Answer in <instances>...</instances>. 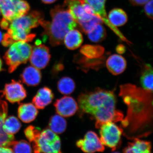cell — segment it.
<instances>
[{
  "label": "cell",
  "instance_id": "cell-1",
  "mask_svg": "<svg viewBox=\"0 0 153 153\" xmlns=\"http://www.w3.org/2000/svg\"><path fill=\"white\" fill-rule=\"evenodd\" d=\"M152 92L132 84L121 85L120 96L128 107L126 116L121 121L127 137L134 139L149 134L153 118Z\"/></svg>",
  "mask_w": 153,
  "mask_h": 153
},
{
  "label": "cell",
  "instance_id": "cell-2",
  "mask_svg": "<svg viewBox=\"0 0 153 153\" xmlns=\"http://www.w3.org/2000/svg\"><path fill=\"white\" fill-rule=\"evenodd\" d=\"M81 112L90 114L95 120V127L99 128L108 122L121 121L123 114L116 108V98L112 91L96 88L81 93L78 97Z\"/></svg>",
  "mask_w": 153,
  "mask_h": 153
},
{
  "label": "cell",
  "instance_id": "cell-3",
  "mask_svg": "<svg viewBox=\"0 0 153 153\" xmlns=\"http://www.w3.org/2000/svg\"><path fill=\"white\" fill-rule=\"evenodd\" d=\"M52 21L44 20L41 25L44 29L42 36L44 41L47 37L52 47H57L63 44L64 37L70 30L77 27V24L71 14L64 5H58L50 11Z\"/></svg>",
  "mask_w": 153,
  "mask_h": 153
},
{
  "label": "cell",
  "instance_id": "cell-4",
  "mask_svg": "<svg viewBox=\"0 0 153 153\" xmlns=\"http://www.w3.org/2000/svg\"><path fill=\"white\" fill-rule=\"evenodd\" d=\"M44 20V14L40 11L33 10L14 20L10 23L7 33L13 42H30L36 35L30 33L31 30L37 27Z\"/></svg>",
  "mask_w": 153,
  "mask_h": 153
},
{
  "label": "cell",
  "instance_id": "cell-5",
  "mask_svg": "<svg viewBox=\"0 0 153 153\" xmlns=\"http://www.w3.org/2000/svg\"><path fill=\"white\" fill-rule=\"evenodd\" d=\"M32 48L27 42L24 41H17L11 44L4 56L10 73L15 71L21 64L27 62Z\"/></svg>",
  "mask_w": 153,
  "mask_h": 153
},
{
  "label": "cell",
  "instance_id": "cell-6",
  "mask_svg": "<svg viewBox=\"0 0 153 153\" xmlns=\"http://www.w3.org/2000/svg\"><path fill=\"white\" fill-rule=\"evenodd\" d=\"M33 145L34 153H62L60 137L49 129L41 131Z\"/></svg>",
  "mask_w": 153,
  "mask_h": 153
},
{
  "label": "cell",
  "instance_id": "cell-7",
  "mask_svg": "<svg viewBox=\"0 0 153 153\" xmlns=\"http://www.w3.org/2000/svg\"><path fill=\"white\" fill-rule=\"evenodd\" d=\"M100 140L104 146L111 149L112 151L120 147L123 129L117 125L113 122H108L100 127Z\"/></svg>",
  "mask_w": 153,
  "mask_h": 153
},
{
  "label": "cell",
  "instance_id": "cell-8",
  "mask_svg": "<svg viewBox=\"0 0 153 153\" xmlns=\"http://www.w3.org/2000/svg\"><path fill=\"white\" fill-rule=\"evenodd\" d=\"M30 8L25 0H0V10L3 18L10 22L27 14Z\"/></svg>",
  "mask_w": 153,
  "mask_h": 153
},
{
  "label": "cell",
  "instance_id": "cell-9",
  "mask_svg": "<svg viewBox=\"0 0 153 153\" xmlns=\"http://www.w3.org/2000/svg\"><path fill=\"white\" fill-rule=\"evenodd\" d=\"M106 1V0H85V1L93 9L95 15L99 17L101 19L102 22L110 28L111 30H112L121 40L129 45L131 43L127 39L116 27L111 25L109 22L105 9Z\"/></svg>",
  "mask_w": 153,
  "mask_h": 153
},
{
  "label": "cell",
  "instance_id": "cell-10",
  "mask_svg": "<svg viewBox=\"0 0 153 153\" xmlns=\"http://www.w3.org/2000/svg\"><path fill=\"white\" fill-rule=\"evenodd\" d=\"M76 145L77 147L85 153H94L103 152L105 147L96 133L87 132L84 138L78 140Z\"/></svg>",
  "mask_w": 153,
  "mask_h": 153
},
{
  "label": "cell",
  "instance_id": "cell-11",
  "mask_svg": "<svg viewBox=\"0 0 153 153\" xmlns=\"http://www.w3.org/2000/svg\"><path fill=\"white\" fill-rule=\"evenodd\" d=\"M51 58L49 48L44 44L36 45L32 48L30 57L32 66L38 69H43L49 64Z\"/></svg>",
  "mask_w": 153,
  "mask_h": 153
},
{
  "label": "cell",
  "instance_id": "cell-12",
  "mask_svg": "<svg viewBox=\"0 0 153 153\" xmlns=\"http://www.w3.org/2000/svg\"><path fill=\"white\" fill-rule=\"evenodd\" d=\"M2 93L6 99L11 102H19L26 98L27 91L21 82L13 80L5 85Z\"/></svg>",
  "mask_w": 153,
  "mask_h": 153
},
{
  "label": "cell",
  "instance_id": "cell-13",
  "mask_svg": "<svg viewBox=\"0 0 153 153\" xmlns=\"http://www.w3.org/2000/svg\"><path fill=\"white\" fill-rule=\"evenodd\" d=\"M63 5L67 8L76 23L89 21L95 16L85 12L83 0H64Z\"/></svg>",
  "mask_w": 153,
  "mask_h": 153
},
{
  "label": "cell",
  "instance_id": "cell-14",
  "mask_svg": "<svg viewBox=\"0 0 153 153\" xmlns=\"http://www.w3.org/2000/svg\"><path fill=\"white\" fill-rule=\"evenodd\" d=\"M54 106L58 114L63 117L72 116L78 109L77 102L70 96H64L57 99L54 103Z\"/></svg>",
  "mask_w": 153,
  "mask_h": 153
},
{
  "label": "cell",
  "instance_id": "cell-15",
  "mask_svg": "<svg viewBox=\"0 0 153 153\" xmlns=\"http://www.w3.org/2000/svg\"><path fill=\"white\" fill-rule=\"evenodd\" d=\"M8 105L6 102L0 100V146L9 147L13 141V135L9 134L4 131L3 125L7 115Z\"/></svg>",
  "mask_w": 153,
  "mask_h": 153
},
{
  "label": "cell",
  "instance_id": "cell-16",
  "mask_svg": "<svg viewBox=\"0 0 153 153\" xmlns=\"http://www.w3.org/2000/svg\"><path fill=\"white\" fill-rule=\"evenodd\" d=\"M106 66L111 74L114 75H119L125 70L126 61L121 55L114 54L109 56L106 60Z\"/></svg>",
  "mask_w": 153,
  "mask_h": 153
},
{
  "label": "cell",
  "instance_id": "cell-17",
  "mask_svg": "<svg viewBox=\"0 0 153 153\" xmlns=\"http://www.w3.org/2000/svg\"><path fill=\"white\" fill-rule=\"evenodd\" d=\"M54 99V94L52 91L48 87L40 88L33 97V102L38 109H44L45 107L50 104Z\"/></svg>",
  "mask_w": 153,
  "mask_h": 153
},
{
  "label": "cell",
  "instance_id": "cell-18",
  "mask_svg": "<svg viewBox=\"0 0 153 153\" xmlns=\"http://www.w3.org/2000/svg\"><path fill=\"white\" fill-rule=\"evenodd\" d=\"M21 79L22 82L28 86H36L41 82V72L34 66H28L22 72Z\"/></svg>",
  "mask_w": 153,
  "mask_h": 153
},
{
  "label": "cell",
  "instance_id": "cell-19",
  "mask_svg": "<svg viewBox=\"0 0 153 153\" xmlns=\"http://www.w3.org/2000/svg\"><path fill=\"white\" fill-rule=\"evenodd\" d=\"M38 113L36 106L31 103L21 104L18 110L19 119L25 123H30L35 120Z\"/></svg>",
  "mask_w": 153,
  "mask_h": 153
},
{
  "label": "cell",
  "instance_id": "cell-20",
  "mask_svg": "<svg viewBox=\"0 0 153 153\" xmlns=\"http://www.w3.org/2000/svg\"><path fill=\"white\" fill-rule=\"evenodd\" d=\"M152 144L150 142L139 138L133 139L132 142L123 150V153H152Z\"/></svg>",
  "mask_w": 153,
  "mask_h": 153
},
{
  "label": "cell",
  "instance_id": "cell-21",
  "mask_svg": "<svg viewBox=\"0 0 153 153\" xmlns=\"http://www.w3.org/2000/svg\"><path fill=\"white\" fill-rule=\"evenodd\" d=\"M83 41L82 34L78 30L74 29L70 30L66 34L63 42L67 49L74 50L80 47Z\"/></svg>",
  "mask_w": 153,
  "mask_h": 153
},
{
  "label": "cell",
  "instance_id": "cell-22",
  "mask_svg": "<svg viewBox=\"0 0 153 153\" xmlns=\"http://www.w3.org/2000/svg\"><path fill=\"white\" fill-rule=\"evenodd\" d=\"M107 16L111 24L116 27L125 25L128 21L127 14L121 9H112Z\"/></svg>",
  "mask_w": 153,
  "mask_h": 153
},
{
  "label": "cell",
  "instance_id": "cell-23",
  "mask_svg": "<svg viewBox=\"0 0 153 153\" xmlns=\"http://www.w3.org/2000/svg\"><path fill=\"white\" fill-rule=\"evenodd\" d=\"M81 55L89 59H97L102 57L104 54L105 49L100 45L86 44L80 49Z\"/></svg>",
  "mask_w": 153,
  "mask_h": 153
},
{
  "label": "cell",
  "instance_id": "cell-24",
  "mask_svg": "<svg viewBox=\"0 0 153 153\" xmlns=\"http://www.w3.org/2000/svg\"><path fill=\"white\" fill-rule=\"evenodd\" d=\"M49 126L50 129L55 133L61 134L66 131L67 122L63 117L56 114L50 118Z\"/></svg>",
  "mask_w": 153,
  "mask_h": 153
},
{
  "label": "cell",
  "instance_id": "cell-25",
  "mask_svg": "<svg viewBox=\"0 0 153 153\" xmlns=\"http://www.w3.org/2000/svg\"><path fill=\"white\" fill-rule=\"evenodd\" d=\"M88 39L94 43H99L106 37V31L101 24L94 25L87 34Z\"/></svg>",
  "mask_w": 153,
  "mask_h": 153
},
{
  "label": "cell",
  "instance_id": "cell-26",
  "mask_svg": "<svg viewBox=\"0 0 153 153\" xmlns=\"http://www.w3.org/2000/svg\"><path fill=\"white\" fill-rule=\"evenodd\" d=\"M153 72L151 65H145L140 77L141 84L145 90L153 91Z\"/></svg>",
  "mask_w": 153,
  "mask_h": 153
},
{
  "label": "cell",
  "instance_id": "cell-27",
  "mask_svg": "<svg viewBox=\"0 0 153 153\" xmlns=\"http://www.w3.org/2000/svg\"><path fill=\"white\" fill-rule=\"evenodd\" d=\"M57 86L60 93L68 95L74 92L76 85L73 79L68 76H64L59 79Z\"/></svg>",
  "mask_w": 153,
  "mask_h": 153
},
{
  "label": "cell",
  "instance_id": "cell-28",
  "mask_svg": "<svg viewBox=\"0 0 153 153\" xmlns=\"http://www.w3.org/2000/svg\"><path fill=\"white\" fill-rule=\"evenodd\" d=\"M22 124L17 117L10 116L4 121L3 128L6 133L13 135L17 133L21 128Z\"/></svg>",
  "mask_w": 153,
  "mask_h": 153
},
{
  "label": "cell",
  "instance_id": "cell-29",
  "mask_svg": "<svg viewBox=\"0 0 153 153\" xmlns=\"http://www.w3.org/2000/svg\"><path fill=\"white\" fill-rule=\"evenodd\" d=\"M14 153H32L31 146L27 141L22 140L19 141H12L9 146Z\"/></svg>",
  "mask_w": 153,
  "mask_h": 153
},
{
  "label": "cell",
  "instance_id": "cell-30",
  "mask_svg": "<svg viewBox=\"0 0 153 153\" xmlns=\"http://www.w3.org/2000/svg\"><path fill=\"white\" fill-rule=\"evenodd\" d=\"M78 58H79V59H77L78 60L76 62L77 63L82 64L83 67H86L87 68L88 67L91 68H96L103 63V57H102L97 59H89L83 56Z\"/></svg>",
  "mask_w": 153,
  "mask_h": 153
},
{
  "label": "cell",
  "instance_id": "cell-31",
  "mask_svg": "<svg viewBox=\"0 0 153 153\" xmlns=\"http://www.w3.org/2000/svg\"><path fill=\"white\" fill-rule=\"evenodd\" d=\"M102 22L101 19L98 16H94L93 18L89 21L86 22H78L77 26L82 32L87 34L88 32L91 29L94 25L98 24H102Z\"/></svg>",
  "mask_w": 153,
  "mask_h": 153
},
{
  "label": "cell",
  "instance_id": "cell-32",
  "mask_svg": "<svg viewBox=\"0 0 153 153\" xmlns=\"http://www.w3.org/2000/svg\"><path fill=\"white\" fill-rule=\"evenodd\" d=\"M41 131V129L38 128L33 126H30L25 129V136L29 141L33 143L36 140Z\"/></svg>",
  "mask_w": 153,
  "mask_h": 153
},
{
  "label": "cell",
  "instance_id": "cell-33",
  "mask_svg": "<svg viewBox=\"0 0 153 153\" xmlns=\"http://www.w3.org/2000/svg\"><path fill=\"white\" fill-rule=\"evenodd\" d=\"M145 14L148 18L153 19V0H149L145 4Z\"/></svg>",
  "mask_w": 153,
  "mask_h": 153
},
{
  "label": "cell",
  "instance_id": "cell-34",
  "mask_svg": "<svg viewBox=\"0 0 153 153\" xmlns=\"http://www.w3.org/2000/svg\"><path fill=\"white\" fill-rule=\"evenodd\" d=\"M10 23V22L3 18L0 21V27L3 30H7L8 29Z\"/></svg>",
  "mask_w": 153,
  "mask_h": 153
},
{
  "label": "cell",
  "instance_id": "cell-35",
  "mask_svg": "<svg viewBox=\"0 0 153 153\" xmlns=\"http://www.w3.org/2000/svg\"><path fill=\"white\" fill-rule=\"evenodd\" d=\"M149 0H129L131 4L134 6H142Z\"/></svg>",
  "mask_w": 153,
  "mask_h": 153
},
{
  "label": "cell",
  "instance_id": "cell-36",
  "mask_svg": "<svg viewBox=\"0 0 153 153\" xmlns=\"http://www.w3.org/2000/svg\"><path fill=\"white\" fill-rule=\"evenodd\" d=\"M117 52L120 54H123L126 52V47L123 44H119L116 48Z\"/></svg>",
  "mask_w": 153,
  "mask_h": 153
},
{
  "label": "cell",
  "instance_id": "cell-37",
  "mask_svg": "<svg viewBox=\"0 0 153 153\" xmlns=\"http://www.w3.org/2000/svg\"><path fill=\"white\" fill-rule=\"evenodd\" d=\"M0 153H14L10 148L6 147L0 146Z\"/></svg>",
  "mask_w": 153,
  "mask_h": 153
},
{
  "label": "cell",
  "instance_id": "cell-38",
  "mask_svg": "<svg viewBox=\"0 0 153 153\" xmlns=\"http://www.w3.org/2000/svg\"><path fill=\"white\" fill-rule=\"evenodd\" d=\"M41 1L45 4H51L55 2L57 0H41Z\"/></svg>",
  "mask_w": 153,
  "mask_h": 153
},
{
  "label": "cell",
  "instance_id": "cell-39",
  "mask_svg": "<svg viewBox=\"0 0 153 153\" xmlns=\"http://www.w3.org/2000/svg\"><path fill=\"white\" fill-rule=\"evenodd\" d=\"M2 61L0 57V72L2 70Z\"/></svg>",
  "mask_w": 153,
  "mask_h": 153
},
{
  "label": "cell",
  "instance_id": "cell-40",
  "mask_svg": "<svg viewBox=\"0 0 153 153\" xmlns=\"http://www.w3.org/2000/svg\"><path fill=\"white\" fill-rule=\"evenodd\" d=\"M3 36L4 35H3L2 33L0 31V42L2 40Z\"/></svg>",
  "mask_w": 153,
  "mask_h": 153
},
{
  "label": "cell",
  "instance_id": "cell-41",
  "mask_svg": "<svg viewBox=\"0 0 153 153\" xmlns=\"http://www.w3.org/2000/svg\"><path fill=\"white\" fill-rule=\"evenodd\" d=\"M112 153H120L119 152H115Z\"/></svg>",
  "mask_w": 153,
  "mask_h": 153
},
{
  "label": "cell",
  "instance_id": "cell-42",
  "mask_svg": "<svg viewBox=\"0 0 153 153\" xmlns=\"http://www.w3.org/2000/svg\"><path fill=\"white\" fill-rule=\"evenodd\" d=\"M0 15H1V10H0Z\"/></svg>",
  "mask_w": 153,
  "mask_h": 153
}]
</instances>
